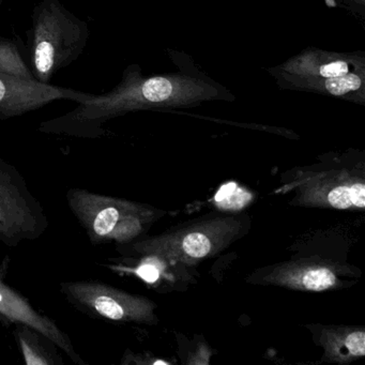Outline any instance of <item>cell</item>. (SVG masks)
<instances>
[{"mask_svg": "<svg viewBox=\"0 0 365 365\" xmlns=\"http://www.w3.org/2000/svg\"><path fill=\"white\" fill-rule=\"evenodd\" d=\"M230 93L202 74L182 73L143 76L138 66H129L123 80L110 93L91 95L63 116L42 123L39 131L46 134L98 138L104 135L102 125L110 119L138 110L192 106L210 100H228Z\"/></svg>", "mask_w": 365, "mask_h": 365, "instance_id": "6da1fadb", "label": "cell"}, {"mask_svg": "<svg viewBox=\"0 0 365 365\" xmlns=\"http://www.w3.org/2000/svg\"><path fill=\"white\" fill-rule=\"evenodd\" d=\"M247 215H209L170 228L158 236H143L116 245L120 255L151 256L190 264L213 257L247 232Z\"/></svg>", "mask_w": 365, "mask_h": 365, "instance_id": "7a4b0ae2", "label": "cell"}, {"mask_svg": "<svg viewBox=\"0 0 365 365\" xmlns=\"http://www.w3.org/2000/svg\"><path fill=\"white\" fill-rule=\"evenodd\" d=\"M275 193H294L292 206L363 211L365 207L364 160L337 155L298 168L284 176Z\"/></svg>", "mask_w": 365, "mask_h": 365, "instance_id": "3957f363", "label": "cell"}, {"mask_svg": "<svg viewBox=\"0 0 365 365\" xmlns=\"http://www.w3.org/2000/svg\"><path fill=\"white\" fill-rule=\"evenodd\" d=\"M68 207L93 247L127 245L145 236L165 212L144 202L73 187L66 194Z\"/></svg>", "mask_w": 365, "mask_h": 365, "instance_id": "277c9868", "label": "cell"}, {"mask_svg": "<svg viewBox=\"0 0 365 365\" xmlns=\"http://www.w3.org/2000/svg\"><path fill=\"white\" fill-rule=\"evenodd\" d=\"M88 25L74 16L61 0H42L33 12L31 65L36 80L50 84L53 76L84 52Z\"/></svg>", "mask_w": 365, "mask_h": 365, "instance_id": "5b68a950", "label": "cell"}, {"mask_svg": "<svg viewBox=\"0 0 365 365\" xmlns=\"http://www.w3.org/2000/svg\"><path fill=\"white\" fill-rule=\"evenodd\" d=\"M66 300L81 313L114 324H157V303L95 279L61 283Z\"/></svg>", "mask_w": 365, "mask_h": 365, "instance_id": "8992f818", "label": "cell"}, {"mask_svg": "<svg viewBox=\"0 0 365 365\" xmlns=\"http://www.w3.org/2000/svg\"><path fill=\"white\" fill-rule=\"evenodd\" d=\"M48 219L20 170L0 158V243L16 247L41 238Z\"/></svg>", "mask_w": 365, "mask_h": 365, "instance_id": "52a82bcc", "label": "cell"}, {"mask_svg": "<svg viewBox=\"0 0 365 365\" xmlns=\"http://www.w3.org/2000/svg\"><path fill=\"white\" fill-rule=\"evenodd\" d=\"M348 274H351L349 267L312 255L264 267L247 277V282L298 292H322L341 288Z\"/></svg>", "mask_w": 365, "mask_h": 365, "instance_id": "ba28073f", "label": "cell"}, {"mask_svg": "<svg viewBox=\"0 0 365 365\" xmlns=\"http://www.w3.org/2000/svg\"><path fill=\"white\" fill-rule=\"evenodd\" d=\"M10 256H5L0 264V324L6 327L23 324L36 329L52 339L59 349L76 365H87L74 347L69 335L59 328L54 319L40 313L27 297L8 285Z\"/></svg>", "mask_w": 365, "mask_h": 365, "instance_id": "9c48e42d", "label": "cell"}, {"mask_svg": "<svg viewBox=\"0 0 365 365\" xmlns=\"http://www.w3.org/2000/svg\"><path fill=\"white\" fill-rule=\"evenodd\" d=\"M91 96L74 89L44 84L37 80L0 73V120L22 116L56 100H71L80 103Z\"/></svg>", "mask_w": 365, "mask_h": 365, "instance_id": "30bf717a", "label": "cell"}, {"mask_svg": "<svg viewBox=\"0 0 365 365\" xmlns=\"http://www.w3.org/2000/svg\"><path fill=\"white\" fill-rule=\"evenodd\" d=\"M354 72H365L363 54L312 51L298 55L279 67L272 70L275 76L296 78H332Z\"/></svg>", "mask_w": 365, "mask_h": 365, "instance_id": "8fae6325", "label": "cell"}, {"mask_svg": "<svg viewBox=\"0 0 365 365\" xmlns=\"http://www.w3.org/2000/svg\"><path fill=\"white\" fill-rule=\"evenodd\" d=\"M314 341L322 346V361L348 364L365 356V329L358 326L309 324Z\"/></svg>", "mask_w": 365, "mask_h": 365, "instance_id": "7c38bea8", "label": "cell"}, {"mask_svg": "<svg viewBox=\"0 0 365 365\" xmlns=\"http://www.w3.org/2000/svg\"><path fill=\"white\" fill-rule=\"evenodd\" d=\"M282 88L309 91L318 95L364 104L365 72H354L332 78H296L275 76Z\"/></svg>", "mask_w": 365, "mask_h": 365, "instance_id": "4fadbf2b", "label": "cell"}, {"mask_svg": "<svg viewBox=\"0 0 365 365\" xmlns=\"http://www.w3.org/2000/svg\"><path fill=\"white\" fill-rule=\"evenodd\" d=\"M14 337L26 365H63L58 346L43 333L26 324H16Z\"/></svg>", "mask_w": 365, "mask_h": 365, "instance_id": "5bb4252c", "label": "cell"}, {"mask_svg": "<svg viewBox=\"0 0 365 365\" xmlns=\"http://www.w3.org/2000/svg\"><path fill=\"white\" fill-rule=\"evenodd\" d=\"M0 73L36 80L16 44L5 39H0Z\"/></svg>", "mask_w": 365, "mask_h": 365, "instance_id": "9a60e30c", "label": "cell"}, {"mask_svg": "<svg viewBox=\"0 0 365 365\" xmlns=\"http://www.w3.org/2000/svg\"><path fill=\"white\" fill-rule=\"evenodd\" d=\"M339 1L347 4L354 10L356 9V4H360L361 7L364 8V0H339Z\"/></svg>", "mask_w": 365, "mask_h": 365, "instance_id": "2e32d148", "label": "cell"}, {"mask_svg": "<svg viewBox=\"0 0 365 365\" xmlns=\"http://www.w3.org/2000/svg\"><path fill=\"white\" fill-rule=\"evenodd\" d=\"M4 4V0H0V7H1V5Z\"/></svg>", "mask_w": 365, "mask_h": 365, "instance_id": "e0dca14e", "label": "cell"}]
</instances>
